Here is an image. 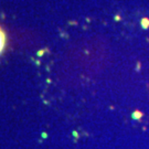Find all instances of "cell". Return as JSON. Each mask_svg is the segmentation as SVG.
Segmentation results:
<instances>
[{
  "label": "cell",
  "instance_id": "6da1fadb",
  "mask_svg": "<svg viewBox=\"0 0 149 149\" xmlns=\"http://www.w3.org/2000/svg\"><path fill=\"white\" fill-rule=\"evenodd\" d=\"M6 40H7L6 33H5V31L2 30V28L0 27V54H1V52L3 51V49H5V47H6Z\"/></svg>",
  "mask_w": 149,
  "mask_h": 149
},
{
  "label": "cell",
  "instance_id": "7a4b0ae2",
  "mask_svg": "<svg viewBox=\"0 0 149 149\" xmlns=\"http://www.w3.org/2000/svg\"><path fill=\"white\" fill-rule=\"evenodd\" d=\"M141 24H143V27H144V28H148L149 27V20H148V19H143Z\"/></svg>",
  "mask_w": 149,
  "mask_h": 149
}]
</instances>
